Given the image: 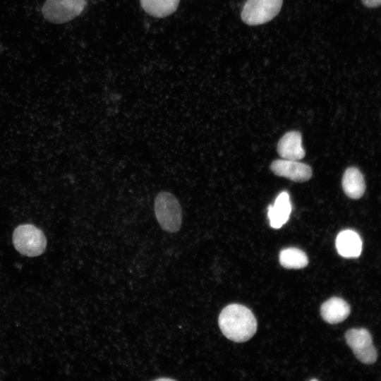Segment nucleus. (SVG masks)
<instances>
[{
  "label": "nucleus",
  "instance_id": "f257e3e1",
  "mask_svg": "<svg viewBox=\"0 0 381 381\" xmlns=\"http://www.w3.org/2000/svg\"><path fill=\"white\" fill-rule=\"evenodd\" d=\"M218 323L222 334L236 342L248 341L257 330V321L253 313L237 303L229 304L222 309Z\"/></svg>",
  "mask_w": 381,
  "mask_h": 381
},
{
  "label": "nucleus",
  "instance_id": "f03ea898",
  "mask_svg": "<svg viewBox=\"0 0 381 381\" xmlns=\"http://www.w3.org/2000/svg\"><path fill=\"white\" fill-rule=\"evenodd\" d=\"M154 210L162 229L170 233L179 231L182 223V209L176 197L169 191H161L155 197Z\"/></svg>",
  "mask_w": 381,
  "mask_h": 381
},
{
  "label": "nucleus",
  "instance_id": "7ed1b4c3",
  "mask_svg": "<svg viewBox=\"0 0 381 381\" xmlns=\"http://www.w3.org/2000/svg\"><path fill=\"white\" fill-rule=\"evenodd\" d=\"M13 243L20 253L35 257L45 250L47 238L44 232L33 224H20L13 231Z\"/></svg>",
  "mask_w": 381,
  "mask_h": 381
},
{
  "label": "nucleus",
  "instance_id": "20e7f679",
  "mask_svg": "<svg viewBox=\"0 0 381 381\" xmlns=\"http://www.w3.org/2000/svg\"><path fill=\"white\" fill-rule=\"evenodd\" d=\"M85 6L86 0H47L42 12L49 22L62 24L79 16Z\"/></svg>",
  "mask_w": 381,
  "mask_h": 381
},
{
  "label": "nucleus",
  "instance_id": "39448f33",
  "mask_svg": "<svg viewBox=\"0 0 381 381\" xmlns=\"http://www.w3.org/2000/svg\"><path fill=\"white\" fill-rule=\"evenodd\" d=\"M283 0H247L241 11L243 21L250 25L265 23L279 12Z\"/></svg>",
  "mask_w": 381,
  "mask_h": 381
},
{
  "label": "nucleus",
  "instance_id": "423d86ee",
  "mask_svg": "<svg viewBox=\"0 0 381 381\" xmlns=\"http://www.w3.org/2000/svg\"><path fill=\"white\" fill-rule=\"evenodd\" d=\"M346 344L356 357L362 363L371 364L376 361L377 353L369 332L364 328H353L345 334Z\"/></svg>",
  "mask_w": 381,
  "mask_h": 381
},
{
  "label": "nucleus",
  "instance_id": "0eeeda50",
  "mask_svg": "<svg viewBox=\"0 0 381 381\" xmlns=\"http://www.w3.org/2000/svg\"><path fill=\"white\" fill-rule=\"evenodd\" d=\"M270 168L274 174L296 182L306 181L312 176L311 168L297 160L277 159L271 164Z\"/></svg>",
  "mask_w": 381,
  "mask_h": 381
},
{
  "label": "nucleus",
  "instance_id": "6e6552de",
  "mask_svg": "<svg viewBox=\"0 0 381 381\" xmlns=\"http://www.w3.org/2000/svg\"><path fill=\"white\" fill-rule=\"evenodd\" d=\"M277 152L286 159L300 160L305 156L302 147L301 135L298 131H290L286 133L278 143Z\"/></svg>",
  "mask_w": 381,
  "mask_h": 381
},
{
  "label": "nucleus",
  "instance_id": "1a4fd4ad",
  "mask_svg": "<svg viewBox=\"0 0 381 381\" xmlns=\"http://www.w3.org/2000/svg\"><path fill=\"white\" fill-rule=\"evenodd\" d=\"M336 248L338 253L346 258L358 257L362 251V241L354 231L344 230L336 238Z\"/></svg>",
  "mask_w": 381,
  "mask_h": 381
},
{
  "label": "nucleus",
  "instance_id": "9d476101",
  "mask_svg": "<svg viewBox=\"0 0 381 381\" xmlns=\"http://www.w3.org/2000/svg\"><path fill=\"white\" fill-rule=\"evenodd\" d=\"M291 212L289 195L286 192H282L277 196L274 203L268 207L267 216L271 227L281 228L288 221Z\"/></svg>",
  "mask_w": 381,
  "mask_h": 381
},
{
  "label": "nucleus",
  "instance_id": "9b49d317",
  "mask_svg": "<svg viewBox=\"0 0 381 381\" xmlns=\"http://www.w3.org/2000/svg\"><path fill=\"white\" fill-rule=\"evenodd\" d=\"M349 305L342 298L332 297L322 303L320 314L328 323L336 324L344 321L350 313Z\"/></svg>",
  "mask_w": 381,
  "mask_h": 381
},
{
  "label": "nucleus",
  "instance_id": "f8f14e48",
  "mask_svg": "<svg viewBox=\"0 0 381 381\" xmlns=\"http://www.w3.org/2000/svg\"><path fill=\"white\" fill-rule=\"evenodd\" d=\"M342 188L345 194L352 199H358L363 196L365 184L358 169L349 167L345 171L342 178Z\"/></svg>",
  "mask_w": 381,
  "mask_h": 381
},
{
  "label": "nucleus",
  "instance_id": "ddd939ff",
  "mask_svg": "<svg viewBox=\"0 0 381 381\" xmlns=\"http://www.w3.org/2000/svg\"><path fill=\"white\" fill-rule=\"evenodd\" d=\"M142 8L152 16L166 17L174 13L180 0H140Z\"/></svg>",
  "mask_w": 381,
  "mask_h": 381
},
{
  "label": "nucleus",
  "instance_id": "4468645a",
  "mask_svg": "<svg viewBox=\"0 0 381 381\" xmlns=\"http://www.w3.org/2000/svg\"><path fill=\"white\" fill-rule=\"evenodd\" d=\"M279 259L281 265L288 269L303 268L308 263L306 254L296 248L283 249L279 253Z\"/></svg>",
  "mask_w": 381,
  "mask_h": 381
},
{
  "label": "nucleus",
  "instance_id": "2eb2a0df",
  "mask_svg": "<svg viewBox=\"0 0 381 381\" xmlns=\"http://www.w3.org/2000/svg\"><path fill=\"white\" fill-rule=\"evenodd\" d=\"M363 5L367 7L373 8L380 6L381 0H361Z\"/></svg>",
  "mask_w": 381,
  "mask_h": 381
}]
</instances>
